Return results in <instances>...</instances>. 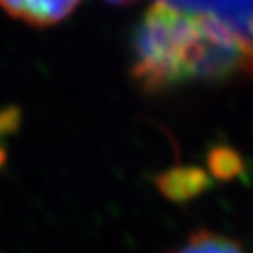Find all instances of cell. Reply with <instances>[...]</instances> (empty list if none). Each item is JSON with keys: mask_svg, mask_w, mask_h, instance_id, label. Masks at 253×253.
<instances>
[{"mask_svg": "<svg viewBox=\"0 0 253 253\" xmlns=\"http://www.w3.org/2000/svg\"><path fill=\"white\" fill-rule=\"evenodd\" d=\"M250 56L248 36L223 16L157 0L135 32L132 76L144 91L157 93L250 71Z\"/></svg>", "mask_w": 253, "mask_h": 253, "instance_id": "6da1fadb", "label": "cell"}, {"mask_svg": "<svg viewBox=\"0 0 253 253\" xmlns=\"http://www.w3.org/2000/svg\"><path fill=\"white\" fill-rule=\"evenodd\" d=\"M81 0H0V7L14 20L36 28L60 23L74 12Z\"/></svg>", "mask_w": 253, "mask_h": 253, "instance_id": "7a4b0ae2", "label": "cell"}, {"mask_svg": "<svg viewBox=\"0 0 253 253\" xmlns=\"http://www.w3.org/2000/svg\"><path fill=\"white\" fill-rule=\"evenodd\" d=\"M158 190L174 202H186L210 186V178L197 167H178L166 170L157 178Z\"/></svg>", "mask_w": 253, "mask_h": 253, "instance_id": "3957f363", "label": "cell"}, {"mask_svg": "<svg viewBox=\"0 0 253 253\" xmlns=\"http://www.w3.org/2000/svg\"><path fill=\"white\" fill-rule=\"evenodd\" d=\"M170 253H245V250L230 237L208 232V230H199L188 237V241L181 248Z\"/></svg>", "mask_w": 253, "mask_h": 253, "instance_id": "277c9868", "label": "cell"}, {"mask_svg": "<svg viewBox=\"0 0 253 253\" xmlns=\"http://www.w3.org/2000/svg\"><path fill=\"white\" fill-rule=\"evenodd\" d=\"M210 167L211 172L220 179L236 178L241 172V158L236 151L227 146L214 148L210 157Z\"/></svg>", "mask_w": 253, "mask_h": 253, "instance_id": "5b68a950", "label": "cell"}, {"mask_svg": "<svg viewBox=\"0 0 253 253\" xmlns=\"http://www.w3.org/2000/svg\"><path fill=\"white\" fill-rule=\"evenodd\" d=\"M106 2H111V4H130L134 0H106Z\"/></svg>", "mask_w": 253, "mask_h": 253, "instance_id": "8992f818", "label": "cell"}]
</instances>
